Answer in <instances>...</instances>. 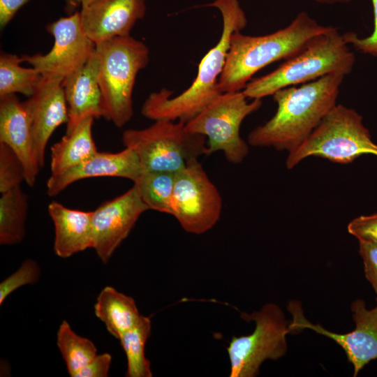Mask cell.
<instances>
[{
  "label": "cell",
  "mask_w": 377,
  "mask_h": 377,
  "mask_svg": "<svg viewBox=\"0 0 377 377\" xmlns=\"http://www.w3.org/2000/svg\"><path fill=\"white\" fill-rule=\"evenodd\" d=\"M185 124L156 120L143 129L126 130L122 142L136 151L143 171L176 174L199 156L207 155L206 137L188 132Z\"/></svg>",
  "instance_id": "7"
},
{
  "label": "cell",
  "mask_w": 377,
  "mask_h": 377,
  "mask_svg": "<svg viewBox=\"0 0 377 377\" xmlns=\"http://www.w3.org/2000/svg\"><path fill=\"white\" fill-rule=\"evenodd\" d=\"M0 142L9 146L19 157L24 165L25 182L33 186L40 167L26 112L15 94L0 97Z\"/></svg>",
  "instance_id": "18"
},
{
  "label": "cell",
  "mask_w": 377,
  "mask_h": 377,
  "mask_svg": "<svg viewBox=\"0 0 377 377\" xmlns=\"http://www.w3.org/2000/svg\"><path fill=\"white\" fill-rule=\"evenodd\" d=\"M145 13V0H94L80 11L82 27L96 45L130 36Z\"/></svg>",
  "instance_id": "15"
},
{
  "label": "cell",
  "mask_w": 377,
  "mask_h": 377,
  "mask_svg": "<svg viewBox=\"0 0 377 377\" xmlns=\"http://www.w3.org/2000/svg\"><path fill=\"white\" fill-rule=\"evenodd\" d=\"M149 208L133 185L124 194L93 211L92 248L103 263L128 237L140 215Z\"/></svg>",
  "instance_id": "13"
},
{
  "label": "cell",
  "mask_w": 377,
  "mask_h": 377,
  "mask_svg": "<svg viewBox=\"0 0 377 377\" xmlns=\"http://www.w3.org/2000/svg\"><path fill=\"white\" fill-rule=\"evenodd\" d=\"M142 172L139 157L132 148L125 147L117 153L98 152L64 172L51 175L47 181V193L55 196L73 182L91 177H122L135 182Z\"/></svg>",
  "instance_id": "16"
},
{
  "label": "cell",
  "mask_w": 377,
  "mask_h": 377,
  "mask_svg": "<svg viewBox=\"0 0 377 377\" xmlns=\"http://www.w3.org/2000/svg\"><path fill=\"white\" fill-rule=\"evenodd\" d=\"M262 104L260 98L249 102L242 91L221 93L187 121L185 128L207 138V155L221 151L228 161L237 164L249 153V146L239 134L241 124Z\"/></svg>",
  "instance_id": "8"
},
{
  "label": "cell",
  "mask_w": 377,
  "mask_h": 377,
  "mask_svg": "<svg viewBox=\"0 0 377 377\" xmlns=\"http://www.w3.org/2000/svg\"><path fill=\"white\" fill-rule=\"evenodd\" d=\"M364 154L377 156V144L372 141L362 116L353 109L336 104L310 135L288 152L286 165L292 169L310 156L348 164Z\"/></svg>",
  "instance_id": "6"
},
{
  "label": "cell",
  "mask_w": 377,
  "mask_h": 377,
  "mask_svg": "<svg viewBox=\"0 0 377 377\" xmlns=\"http://www.w3.org/2000/svg\"><path fill=\"white\" fill-rule=\"evenodd\" d=\"M25 181L24 165L7 145L0 142V192L3 193L20 186Z\"/></svg>",
  "instance_id": "27"
},
{
  "label": "cell",
  "mask_w": 377,
  "mask_h": 377,
  "mask_svg": "<svg viewBox=\"0 0 377 377\" xmlns=\"http://www.w3.org/2000/svg\"><path fill=\"white\" fill-rule=\"evenodd\" d=\"M374 16V27L372 34L365 38L357 37L355 32L344 33V36L349 45H353L356 50L364 54L377 56V0H371Z\"/></svg>",
  "instance_id": "31"
},
{
  "label": "cell",
  "mask_w": 377,
  "mask_h": 377,
  "mask_svg": "<svg viewBox=\"0 0 377 377\" xmlns=\"http://www.w3.org/2000/svg\"><path fill=\"white\" fill-rule=\"evenodd\" d=\"M94 311L110 334L118 339L142 316L133 297L112 286H106L101 291L94 305Z\"/></svg>",
  "instance_id": "21"
},
{
  "label": "cell",
  "mask_w": 377,
  "mask_h": 377,
  "mask_svg": "<svg viewBox=\"0 0 377 377\" xmlns=\"http://www.w3.org/2000/svg\"><path fill=\"white\" fill-rule=\"evenodd\" d=\"M175 179L174 173L143 171L133 185L149 209L172 215Z\"/></svg>",
  "instance_id": "25"
},
{
  "label": "cell",
  "mask_w": 377,
  "mask_h": 377,
  "mask_svg": "<svg viewBox=\"0 0 377 377\" xmlns=\"http://www.w3.org/2000/svg\"><path fill=\"white\" fill-rule=\"evenodd\" d=\"M93 117L82 120L51 147L52 175H58L90 158L98 151L92 136Z\"/></svg>",
  "instance_id": "20"
},
{
  "label": "cell",
  "mask_w": 377,
  "mask_h": 377,
  "mask_svg": "<svg viewBox=\"0 0 377 377\" xmlns=\"http://www.w3.org/2000/svg\"><path fill=\"white\" fill-rule=\"evenodd\" d=\"M345 75L328 74L311 82L281 89L273 95L274 115L253 129L248 142L290 152L298 147L337 104Z\"/></svg>",
  "instance_id": "1"
},
{
  "label": "cell",
  "mask_w": 377,
  "mask_h": 377,
  "mask_svg": "<svg viewBox=\"0 0 377 377\" xmlns=\"http://www.w3.org/2000/svg\"><path fill=\"white\" fill-rule=\"evenodd\" d=\"M205 6L217 8L222 16V33L217 44L203 57L195 78L185 91L176 96H172V91L165 88L150 94L141 108L144 117L154 121L186 123L221 94L219 80L231 37L246 26L247 18L239 0H214Z\"/></svg>",
  "instance_id": "2"
},
{
  "label": "cell",
  "mask_w": 377,
  "mask_h": 377,
  "mask_svg": "<svg viewBox=\"0 0 377 377\" xmlns=\"http://www.w3.org/2000/svg\"><path fill=\"white\" fill-rule=\"evenodd\" d=\"M47 211L54 227V253L61 258H68L75 253L92 248L93 211L68 208L52 201Z\"/></svg>",
  "instance_id": "19"
},
{
  "label": "cell",
  "mask_w": 377,
  "mask_h": 377,
  "mask_svg": "<svg viewBox=\"0 0 377 377\" xmlns=\"http://www.w3.org/2000/svg\"><path fill=\"white\" fill-rule=\"evenodd\" d=\"M94 0H64V10L68 15L77 10L78 8H82L89 5Z\"/></svg>",
  "instance_id": "34"
},
{
  "label": "cell",
  "mask_w": 377,
  "mask_h": 377,
  "mask_svg": "<svg viewBox=\"0 0 377 377\" xmlns=\"http://www.w3.org/2000/svg\"><path fill=\"white\" fill-rule=\"evenodd\" d=\"M98 75V60L94 51L80 69L63 80L68 110L66 134L71 133L86 118L106 119Z\"/></svg>",
  "instance_id": "17"
},
{
  "label": "cell",
  "mask_w": 377,
  "mask_h": 377,
  "mask_svg": "<svg viewBox=\"0 0 377 377\" xmlns=\"http://www.w3.org/2000/svg\"><path fill=\"white\" fill-rule=\"evenodd\" d=\"M348 46L344 34L332 27L272 72L249 82L242 91L247 98L262 99L281 89L307 83L328 74L346 76L352 71L355 61Z\"/></svg>",
  "instance_id": "4"
},
{
  "label": "cell",
  "mask_w": 377,
  "mask_h": 377,
  "mask_svg": "<svg viewBox=\"0 0 377 377\" xmlns=\"http://www.w3.org/2000/svg\"><path fill=\"white\" fill-rule=\"evenodd\" d=\"M30 0H0V28L4 29Z\"/></svg>",
  "instance_id": "33"
},
{
  "label": "cell",
  "mask_w": 377,
  "mask_h": 377,
  "mask_svg": "<svg viewBox=\"0 0 377 377\" xmlns=\"http://www.w3.org/2000/svg\"><path fill=\"white\" fill-rule=\"evenodd\" d=\"M242 318L254 321L250 334L233 337L227 347L230 360V377H255L267 360H278L287 351L286 335L290 323L281 309L268 303L258 311L242 313Z\"/></svg>",
  "instance_id": "9"
},
{
  "label": "cell",
  "mask_w": 377,
  "mask_h": 377,
  "mask_svg": "<svg viewBox=\"0 0 377 377\" xmlns=\"http://www.w3.org/2000/svg\"><path fill=\"white\" fill-rule=\"evenodd\" d=\"M347 230L359 241H377V213L355 218L348 223Z\"/></svg>",
  "instance_id": "30"
},
{
  "label": "cell",
  "mask_w": 377,
  "mask_h": 377,
  "mask_svg": "<svg viewBox=\"0 0 377 377\" xmlns=\"http://www.w3.org/2000/svg\"><path fill=\"white\" fill-rule=\"evenodd\" d=\"M22 62L16 54L1 52L0 97L16 93L30 97L38 89L43 76L33 67H22Z\"/></svg>",
  "instance_id": "23"
},
{
  "label": "cell",
  "mask_w": 377,
  "mask_h": 377,
  "mask_svg": "<svg viewBox=\"0 0 377 377\" xmlns=\"http://www.w3.org/2000/svg\"><path fill=\"white\" fill-rule=\"evenodd\" d=\"M28 197L20 186L1 193L0 198V244L20 243L26 234Z\"/></svg>",
  "instance_id": "22"
},
{
  "label": "cell",
  "mask_w": 377,
  "mask_h": 377,
  "mask_svg": "<svg viewBox=\"0 0 377 377\" xmlns=\"http://www.w3.org/2000/svg\"><path fill=\"white\" fill-rule=\"evenodd\" d=\"M322 3H347L350 0H316Z\"/></svg>",
  "instance_id": "35"
},
{
  "label": "cell",
  "mask_w": 377,
  "mask_h": 377,
  "mask_svg": "<svg viewBox=\"0 0 377 377\" xmlns=\"http://www.w3.org/2000/svg\"><path fill=\"white\" fill-rule=\"evenodd\" d=\"M149 317L142 316L140 320L119 338L127 360L126 376L151 377L150 362L145 356V344L151 332Z\"/></svg>",
  "instance_id": "24"
},
{
  "label": "cell",
  "mask_w": 377,
  "mask_h": 377,
  "mask_svg": "<svg viewBox=\"0 0 377 377\" xmlns=\"http://www.w3.org/2000/svg\"><path fill=\"white\" fill-rule=\"evenodd\" d=\"M40 270L37 263L27 259L19 269L0 283V304L17 288L35 283L40 277Z\"/></svg>",
  "instance_id": "28"
},
{
  "label": "cell",
  "mask_w": 377,
  "mask_h": 377,
  "mask_svg": "<svg viewBox=\"0 0 377 377\" xmlns=\"http://www.w3.org/2000/svg\"><path fill=\"white\" fill-rule=\"evenodd\" d=\"M331 27L318 24L307 13L300 12L286 27L267 35L253 36L235 32L219 80L221 93L243 90L260 69L290 59Z\"/></svg>",
  "instance_id": "3"
},
{
  "label": "cell",
  "mask_w": 377,
  "mask_h": 377,
  "mask_svg": "<svg viewBox=\"0 0 377 377\" xmlns=\"http://www.w3.org/2000/svg\"><path fill=\"white\" fill-rule=\"evenodd\" d=\"M57 344L71 377H75L97 355L94 343L77 334L66 320H63L59 325Z\"/></svg>",
  "instance_id": "26"
},
{
  "label": "cell",
  "mask_w": 377,
  "mask_h": 377,
  "mask_svg": "<svg viewBox=\"0 0 377 377\" xmlns=\"http://www.w3.org/2000/svg\"><path fill=\"white\" fill-rule=\"evenodd\" d=\"M62 82L61 80L43 77L35 93L22 102L31 128L35 156L40 168L44 165L45 151L52 134L68 120Z\"/></svg>",
  "instance_id": "14"
},
{
  "label": "cell",
  "mask_w": 377,
  "mask_h": 377,
  "mask_svg": "<svg viewBox=\"0 0 377 377\" xmlns=\"http://www.w3.org/2000/svg\"><path fill=\"white\" fill-rule=\"evenodd\" d=\"M288 309L293 315L289 325L290 333L310 329L332 339L343 349L348 361L353 365V376H357L371 360L377 359V305L367 309L363 300H355L350 310L355 328L345 334L328 331L320 324L311 323L304 316L297 302H289Z\"/></svg>",
  "instance_id": "12"
},
{
  "label": "cell",
  "mask_w": 377,
  "mask_h": 377,
  "mask_svg": "<svg viewBox=\"0 0 377 377\" xmlns=\"http://www.w3.org/2000/svg\"><path fill=\"white\" fill-rule=\"evenodd\" d=\"M111 362L112 356L110 353L96 355L75 377H107Z\"/></svg>",
  "instance_id": "32"
},
{
  "label": "cell",
  "mask_w": 377,
  "mask_h": 377,
  "mask_svg": "<svg viewBox=\"0 0 377 377\" xmlns=\"http://www.w3.org/2000/svg\"><path fill=\"white\" fill-rule=\"evenodd\" d=\"M359 253L363 260L365 276L376 294L377 302V241H359Z\"/></svg>",
  "instance_id": "29"
},
{
  "label": "cell",
  "mask_w": 377,
  "mask_h": 377,
  "mask_svg": "<svg viewBox=\"0 0 377 377\" xmlns=\"http://www.w3.org/2000/svg\"><path fill=\"white\" fill-rule=\"evenodd\" d=\"M222 198L198 160L190 162L175 174L172 215L182 228L202 234L219 221Z\"/></svg>",
  "instance_id": "10"
},
{
  "label": "cell",
  "mask_w": 377,
  "mask_h": 377,
  "mask_svg": "<svg viewBox=\"0 0 377 377\" xmlns=\"http://www.w3.org/2000/svg\"><path fill=\"white\" fill-rule=\"evenodd\" d=\"M95 52L106 119L122 128L133 115V87L138 73L149 63V50L130 35L98 43Z\"/></svg>",
  "instance_id": "5"
},
{
  "label": "cell",
  "mask_w": 377,
  "mask_h": 377,
  "mask_svg": "<svg viewBox=\"0 0 377 377\" xmlns=\"http://www.w3.org/2000/svg\"><path fill=\"white\" fill-rule=\"evenodd\" d=\"M46 30L54 39L51 50L45 54H23L22 61L29 64L45 79L64 80L89 61L96 44L84 33L78 10L49 23Z\"/></svg>",
  "instance_id": "11"
}]
</instances>
